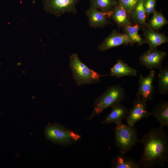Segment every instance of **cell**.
I'll return each mask as SVG.
<instances>
[{
    "mask_svg": "<svg viewBox=\"0 0 168 168\" xmlns=\"http://www.w3.org/2000/svg\"><path fill=\"white\" fill-rule=\"evenodd\" d=\"M139 142L144 145L143 153L138 162L140 168L163 167L168 161V137L162 128H153Z\"/></svg>",
    "mask_w": 168,
    "mask_h": 168,
    "instance_id": "1",
    "label": "cell"
},
{
    "mask_svg": "<svg viewBox=\"0 0 168 168\" xmlns=\"http://www.w3.org/2000/svg\"><path fill=\"white\" fill-rule=\"evenodd\" d=\"M69 67L74 79L78 85L97 83L102 76L83 63L76 53L70 56Z\"/></svg>",
    "mask_w": 168,
    "mask_h": 168,
    "instance_id": "2",
    "label": "cell"
},
{
    "mask_svg": "<svg viewBox=\"0 0 168 168\" xmlns=\"http://www.w3.org/2000/svg\"><path fill=\"white\" fill-rule=\"evenodd\" d=\"M125 97L124 89L119 84L108 87L104 93L95 100L92 116L98 115L107 108L121 103Z\"/></svg>",
    "mask_w": 168,
    "mask_h": 168,
    "instance_id": "3",
    "label": "cell"
},
{
    "mask_svg": "<svg viewBox=\"0 0 168 168\" xmlns=\"http://www.w3.org/2000/svg\"><path fill=\"white\" fill-rule=\"evenodd\" d=\"M115 144L120 153L125 154L139 142L134 127L122 123L116 125L114 130Z\"/></svg>",
    "mask_w": 168,
    "mask_h": 168,
    "instance_id": "4",
    "label": "cell"
},
{
    "mask_svg": "<svg viewBox=\"0 0 168 168\" xmlns=\"http://www.w3.org/2000/svg\"><path fill=\"white\" fill-rule=\"evenodd\" d=\"M45 134L49 140L61 144L68 143L79 139L80 136L61 126L54 124L47 126L44 130Z\"/></svg>",
    "mask_w": 168,
    "mask_h": 168,
    "instance_id": "5",
    "label": "cell"
},
{
    "mask_svg": "<svg viewBox=\"0 0 168 168\" xmlns=\"http://www.w3.org/2000/svg\"><path fill=\"white\" fill-rule=\"evenodd\" d=\"M82 0H43L45 11L57 16L67 12L77 13V4Z\"/></svg>",
    "mask_w": 168,
    "mask_h": 168,
    "instance_id": "6",
    "label": "cell"
},
{
    "mask_svg": "<svg viewBox=\"0 0 168 168\" xmlns=\"http://www.w3.org/2000/svg\"><path fill=\"white\" fill-rule=\"evenodd\" d=\"M156 75V72L151 70L148 75L144 77L140 73L139 77V86L136 94L138 99H140L147 101L153 98L154 91L153 85Z\"/></svg>",
    "mask_w": 168,
    "mask_h": 168,
    "instance_id": "7",
    "label": "cell"
},
{
    "mask_svg": "<svg viewBox=\"0 0 168 168\" xmlns=\"http://www.w3.org/2000/svg\"><path fill=\"white\" fill-rule=\"evenodd\" d=\"M166 54V52L159 51L157 48L149 49L139 57V62L147 69H160L162 68V62Z\"/></svg>",
    "mask_w": 168,
    "mask_h": 168,
    "instance_id": "8",
    "label": "cell"
},
{
    "mask_svg": "<svg viewBox=\"0 0 168 168\" xmlns=\"http://www.w3.org/2000/svg\"><path fill=\"white\" fill-rule=\"evenodd\" d=\"M147 101L140 99L135 100L126 117L128 125L134 127L135 124L143 119H147L151 115L147 108Z\"/></svg>",
    "mask_w": 168,
    "mask_h": 168,
    "instance_id": "9",
    "label": "cell"
},
{
    "mask_svg": "<svg viewBox=\"0 0 168 168\" xmlns=\"http://www.w3.org/2000/svg\"><path fill=\"white\" fill-rule=\"evenodd\" d=\"M130 44V41L125 34L120 33L116 30H114L110 34L98 45L97 49L100 51L104 52L124 44Z\"/></svg>",
    "mask_w": 168,
    "mask_h": 168,
    "instance_id": "10",
    "label": "cell"
},
{
    "mask_svg": "<svg viewBox=\"0 0 168 168\" xmlns=\"http://www.w3.org/2000/svg\"><path fill=\"white\" fill-rule=\"evenodd\" d=\"M146 44H148L149 49L156 48L158 46L168 42V37L164 34L151 28L147 23L141 28Z\"/></svg>",
    "mask_w": 168,
    "mask_h": 168,
    "instance_id": "11",
    "label": "cell"
},
{
    "mask_svg": "<svg viewBox=\"0 0 168 168\" xmlns=\"http://www.w3.org/2000/svg\"><path fill=\"white\" fill-rule=\"evenodd\" d=\"M90 26L93 28H103L109 24H113L108 16V14L102 12L98 9L90 6L86 11Z\"/></svg>",
    "mask_w": 168,
    "mask_h": 168,
    "instance_id": "12",
    "label": "cell"
},
{
    "mask_svg": "<svg viewBox=\"0 0 168 168\" xmlns=\"http://www.w3.org/2000/svg\"><path fill=\"white\" fill-rule=\"evenodd\" d=\"M110 20L117 25L119 29L127 25H132L130 15L118 3L108 14Z\"/></svg>",
    "mask_w": 168,
    "mask_h": 168,
    "instance_id": "13",
    "label": "cell"
},
{
    "mask_svg": "<svg viewBox=\"0 0 168 168\" xmlns=\"http://www.w3.org/2000/svg\"><path fill=\"white\" fill-rule=\"evenodd\" d=\"M112 110L102 124L114 123L116 125L122 123V120L126 118L128 111L127 109L120 103H116L111 107Z\"/></svg>",
    "mask_w": 168,
    "mask_h": 168,
    "instance_id": "14",
    "label": "cell"
},
{
    "mask_svg": "<svg viewBox=\"0 0 168 168\" xmlns=\"http://www.w3.org/2000/svg\"><path fill=\"white\" fill-rule=\"evenodd\" d=\"M137 70L129 66L121 59H118L116 63L111 68L110 75L118 78L125 76H135Z\"/></svg>",
    "mask_w": 168,
    "mask_h": 168,
    "instance_id": "15",
    "label": "cell"
},
{
    "mask_svg": "<svg viewBox=\"0 0 168 168\" xmlns=\"http://www.w3.org/2000/svg\"><path fill=\"white\" fill-rule=\"evenodd\" d=\"M151 113L160 124V127L168 126V102L162 101L153 109Z\"/></svg>",
    "mask_w": 168,
    "mask_h": 168,
    "instance_id": "16",
    "label": "cell"
},
{
    "mask_svg": "<svg viewBox=\"0 0 168 168\" xmlns=\"http://www.w3.org/2000/svg\"><path fill=\"white\" fill-rule=\"evenodd\" d=\"M141 28L140 26L136 24L132 25H127L122 28L123 33L128 37L131 45L137 43L141 46L146 44L144 39L142 38L138 34L139 31Z\"/></svg>",
    "mask_w": 168,
    "mask_h": 168,
    "instance_id": "17",
    "label": "cell"
},
{
    "mask_svg": "<svg viewBox=\"0 0 168 168\" xmlns=\"http://www.w3.org/2000/svg\"><path fill=\"white\" fill-rule=\"evenodd\" d=\"M120 153L112 160V166L114 168H139L138 162L132 158Z\"/></svg>",
    "mask_w": 168,
    "mask_h": 168,
    "instance_id": "18",
    "label": "cell"
},
{
    "mask_svg": "<svg viewBox=\"0 0 168 168\" xmlns=\"http://www.w3.org/2000/svg\"><path fill=\"white\" fill-rule=\"evenodd\" d=\"M130 16L131 21L142 27L147 23L143 0H139L135 8L130 14Z\"/></svg>",
    "mask_w": 168,
    "mask_h": 168,
    "instance_id": "19",
    "label": "cell"
},
{
    "mask_svg": "<svg viewBox=\"0 0 168 168\" xmlns=\"http://www.w3.org/2000/svg\"><path fill=\"white\" fill-rule=\"evenodd\" d=\"M90 6L108 13L118 3L117 0H89Z\"/></svg>",
    "mask_w": 168,
    "mask_h": 168,
    "instance_id": "20",
    "label": "cell"
},
{
    "mask_svg": "<svg viewBox=\"0 0 168 168\" xmlns=\"http://www.w3.org/2000/svg\"><path fill=\"white\" fill-rule=\"evenodd\" d=\"M158 88L159 93L165 95L168 92V67L160 69L157 75Z\"/></svg>",
    "mask_w": 168,
    "mask_h": 168,
    "instance_id": "21",
    "label": "cell"
},
{
    "mask_svg": "<svg viewBox=\"0 0 168 168\" xmlns=\"http://www.w3.org/2000/svg\"><path fill=\"white\" fill-rule=\"evenodd\" d=\"M152 16L147 23L149 26L155 30L158 31L168 23L161 12L155 10Z\"/></svg>",
    "mask_w": 168,
    "mask_h": 168,
    "instance_id": "22",
    "label": "cell"
},
{
    "mask_svg": "<svg viewBox=\"0 0 168 168\" xmlns=\"http://www.w3.org/2000/svg\"><path fill=\"white\" fill-rule=\"evenodd\" d=\"M119 4L130 14L135 8L139 0H117Z\"/></svg>",
    "mask_w": 168,
    "mask_h": 168,
    "instance_id": "23",
    "label": "cell"
},
{
    "mask_svg": "<svg viewBox=\"0 0 168 168\" xmlns=\"http://www.w3.org/2000/svg\"><path fill=\"white\" fill-rule=\"evenodd\" d=\"M157 0H143V3L147 21L150 15L156 10Z\"/></svg>",
    "mask_w": 168,
    "mask_h": 168,
    "instance_id": "24",
    "label": "cell"
}]
</instances>
